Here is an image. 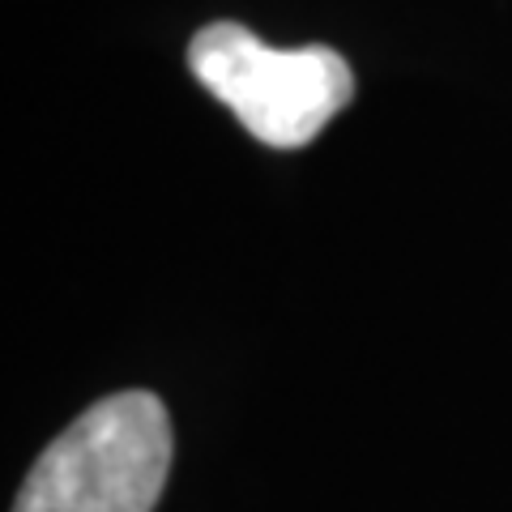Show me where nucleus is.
Wrapping results in <instances>:
<instances>
[{"label":"nucleus","mask_w":512,"mask_h":512,"mask_svg":"<svg viewBox=\"0 0 512 512\" xmlns=\"http://www.w3.org/2000/svg\"><path fill=\"white\" fill-rule=\"evenodd\" d=\"M171 453L167 406L146 389L111 393L43 448L13 512H154Z\"/></svg>","instance_id":"obj_1"},{"label":"nucleus","mask_w":512,"mask_h":512,"mask_svg":"<svg viewBox=\"0 0 512 512\" xmlns=\"http://www.w3.org/2000/svg\"><path fill=\"white\" fill-rule=\"evenodd\" d=\"M192 77L269 150H299L355 99V73L333 47H269L239 22H210L188 43Z\"/></svg>","instance_id":"obj_2"}]
</instances>
